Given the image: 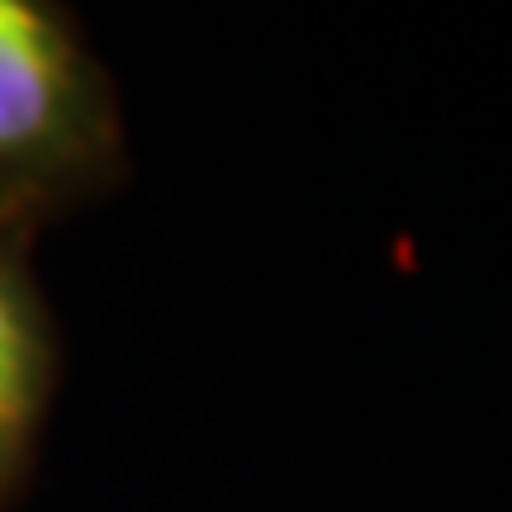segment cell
I'll return each mask as SVG.
<instances>
[{"label":"cell","mask_w":512,"mask_h":512,"mask_svg":"<svg viewBox=\"0 0 512 512\" xmlns=\"http://www.w3.org/2000/svg\"><path fill=\"white\" fill-rule=\"evenodd\" d=\"M34 238L38 223L0 209V512L29 489L38 437L62 380L57 323L29 261Z\"/></svg>","instance_id":"cell-2"},{"label":"cell","mask_w":512,"mask_h":512,"mask_svg":"<svg viewBox=\"0 0 512 512\" xmlns=\"http://www.w3.org/2000/svg\"><path fill=\"white\" fill-rule=\"evenodd\" d=\"M124 176L119 95L72 10L0 0V209L43 228Z\"/></svg>","instance_id":"cell-1"}]
</instances>
